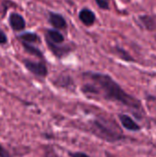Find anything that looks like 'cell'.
I'll return each mask as SVG.
<instances>
[{
    "mask_svg": "<svg viewBox=\"0 0 156 157\" xmlns=\"http://www.w3.org/2000/svg\"><path fill=\"white\" fill-rule=\"evenodd\" d=\"M48 35H47V39L54 43H57V44H60L62 43L63 40H64V38L63 36L57 30H54V29H49L47 31Z\"/></svg>",
    "mask_w": 156,
    "mask_h": 157,
    "instance_id": "7c38bea8",
    "label": "cell"
},
{
    "mask_svg": "<svg viewBox=\"0 0 156 157\" xmlns=\"http://www.w3.org/2000/svg\"><path fill=\"white\" fill-rule=\"evenodd\" d=\"M49 21L56 29H64L66 27V22H65L64 18L59 14L51 13L50 15Z\"/></svg>",
    "mask_w": 156,
    "mask_h": 157,
    "instance_id": "ba28073f",
    "label": "cell"
},
{
    "mask_svg": "<svg viewBox=\"0 0 156 157\" xmlns=\"http://www.w3.org/2000/svg\"><path fill=\"white\" fill-rule=\"evenodd\" d=\"M20 39H22L24 40V42H35L39 40L38 36L35 33H30V32H27V33H23L22 35H20Z\"/></svg>",
    "mask_w": 156,
    "mask_h": 157,
    "instance_id": "5bb4252c",
    "label": "cell"
},
{
    "mask_svg": "<svg viewBox=\"0 0 156 157\" xmlns=\"http://www.w3.org/2000/svg\"><path fill=\"white\" fill-rule=\"evenodd\" d=\"M22 46L24 47V49L26 50L27 52L34 55V56H37V57H40V58H42L43 55H42V52L36 47L32 46L30 43H28V42H22Z\"/></svg>",
    "mask_w": 156,
    "mask_h": 157,
    "instance_id": "4fadbf2b",
    "label": "cell"
},
{
    "mask_svg": "<svg viewBox=\"0 0 156 157\" xmlns=\"http://www.w3.org/2000/svg\"><path fill=\"white\" fill-rule=\"evenodd\" d=\"M23 63L25 67L33 75L40 77H46L48 75V69L45 63L40 62H33L30 60H24Z\"/></svg>",
    "mask_w": 156,
    "mask_h": 157,
    "instance_id": "3957f363",
    "label": "cell"
},
{
    "mask_svg": "<svg viewBox=\"0 0 156 157\" xmlns=\"http://www.w3.org/2000/svg\"><path fill=\"white\" fill-rule=\"evenodd\" d=\"M98 6L102 9H108L109 8V0H96Z\"/></svg>",
    "mask_w": 156,
    "mask_h": 157,
    "instance_id": "9a60e30c",
    "label": "cell"
},
{
    "mask_svg": "<svg viewBox=\"0 0 156 157\" xmlns=\"http://www.w3.org/2000/svg\"><path fill=\"white\" fill-rule=\"evenodd\" d=\"M79 18L81 19V21H82L85 25L90 26V25H92V24L95 22V20H96V16H95V14H94L91 10L86 8V9H83V10L80 12V14H79Z\"/></svg>",
    "mask_w": 156,
    "mask_h": 157,
    "instance_id": "52a82bcc",
    "label": "cell"
},
{
    "mask_svg": "<svg viewBox=\"0 0 156 157\" xmlns=\"http://www.w3.org/2000/svg\"><path fill=\"white\" fill-rule=\"evenodd\" d=\"M55 85L60 86V87H63V88H70V86H74L73 80L69 75H62L60 77L57 78V80H55Z\"/></svg>",
    "mask_w": 156,
    "mask_h": 157,
    "instance_id": "8fae6325",
    "label": "cell"
},
{
    "mask_svg": "<svg viewBox=\"0 0 156 157\" xmlns=\"http://www.w3.org/2000/svg\"><path fill=\"white\" fill-rule=\"evenodd\" d=\"M119 121L121 124V126L129 131V132H141L143 130V127L137 122L135 121V120L131 117L128 114H124V113H120L119 114Z\"/></svg>",
    "mask_w": 156,
    "mask_h": 157,
    "instance_id": "277c9868",
    "label": "cell"
},
{
    "mask_svg": "<svg viewBox=\"0 0 156 157\" xmlns=\"http://www.w3.org/2000/svg\"><path fill=\"white\" fill-rule=\"evenodd\" d=\"M9 21H10V25L14 30H22L25 29L26 24H25L24 18L17 13L11 14V16L9 17Z\"/></svg>",
    "mask_w": 156,
    "mask_h": 157,
    "instance_id": "5b68a950",
    "label": "cell"
},
{
    "mask_svg": "<svg viewBox=\"0 0 156 157\" xmlns=\"http://www.w3.org/2000/svg\"><path fill=\"white\" fill-rule=\"evenodd\" d=\"M115 52L121 60H123L127 63H135L136 62V60L125 49H123L121 47L116 46L115 47Z\"/></svg>",
    "mask_w": 156,
    "mask_h": 157,
    "instance_id": "30bf717a",
    "label": "cell"
},
{
    "mask_svg": "<svg viewBox=\"0 0 156 157\" xmlns=\"http://www.w3.org/2000/svg\"><path fill=\"white\" fill-rule=\"evenodd\" d=\"M68 155L70 157H91L83 152H69Z\"/></svg>",
    "mask_w": 156,
    "mask_h": 157,
    "instance_id": "2e32d148",
    "label": "cell"
},
{
    "mask_svg": "<svg viewBox=\"0 0 156 157\" xmlns=\"http://www.w3.org/2000/svg\"><path fill=\"white\" fill-rule=\"evenodd\" d=\"M138 20L145 29L150 31L155 29L156 22L153 17L149 15H141L138 17Z\"/></svg>",
    "mask_w": 156,
    "mask_h": 157,
    "instance_id": "8992f818",
    "label": "cell"
},
{
    "mask_svg": "<svg viewBox=\"0 0 156 157\" xmlns=\"http://www.w3.org/2000/svg\"><path fill=\"white\" fill-rule=\"evenodd\" d=\"M0 157H11L9 152L0 144Z\"/></svg>",
    "mask_w": 156,
    "mask_h": 157,
    "instance_id": "e0dca14e",
    "label": "cell"
},
{
    "mask_svg": "<svg viewBox=\"0 0 156 157\" xmlns=\"http://www.w3.org/2000/svg\"><path fill=\"white\" fill-rule=\"evenodd\" d=\"M6 41H7V39H6V34L0 29V43L3 44V43H6Z\"/></svg>",
    "mask_w": 156,
    "mask_h": 157,
    "instance_id": "ac0fdd59",
    "label": "cell"
},
{
    "mask_svg": "<svg viewBox=\"0 0 156 157\" xmlns=\"http://www.w3.org/2000/svg\"><path fill=\"white\" fill-rule=\"evenodd\" d=\"M87 80L82 87V93L88 98L100 97L105 100L120 104L128 108L132 115L142 121L145 115V110L140 99L127 93L121 86L109 75L96 72H86L83 75Z\"/></svg>",
    "mask_w": 156,
    "mask_h": 157,
    "instance_id": "6da1fadb",
    "label": "cell"
},
{
    "mask_svg": "<svg viewBox=\"0 0 156 157\" xmlns=\"http://www.w3.org/2000/svg\"><path fill=\"white\" fill-rule=\"evenodd\" d=\"M89 132L98 139L114 144L127 140L119 124L107 116H97L89 121Z\"/></svg>",
    "mask_w": 156,
    "mask_h": 157,
    "instance_id": "7a4b0ae2",
    "label": "cell"
},
{
    "mask_svg": "<svg viewBox=\"0 0 156 157\" xmlns=\"http://www.w3.org/2000/svg\"><path fill=\"white\" fill-rule=\"evenodd\" d=\"M47 43H48V46L50 47V49L51 50V52L54 53V55H56L57 57L59 58H62L63 56H64L66 53H68L69 52V49L67 47H61V46H57L55 45L54 42L49 40L47 39Z\"/></svg>",
    "mask_w": 156,
    "mask_h": 157,
    "instance_id": "9c48e42d",
    "label": "cell"
}]
</instances>
